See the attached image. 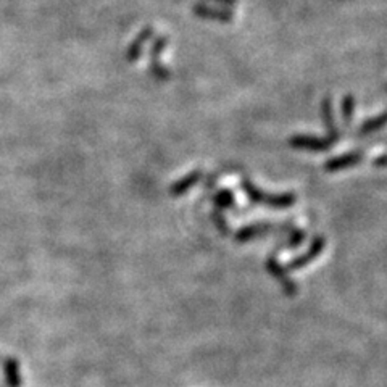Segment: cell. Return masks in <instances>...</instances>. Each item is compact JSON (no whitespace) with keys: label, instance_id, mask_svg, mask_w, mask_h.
Listing matches in <instances>:
<instances>
[{"label":"cell","instance_id":"13","mask_svg":"<svg viewBox=\"0 0 387 387\" xmlns=\"http://www.w3.org/2000/svg\"><path fill=\"white\" fill-rule=\"evenodd\" d=\"M215 207H217V210H221V208H231L232 205H234V196L229 191H221L218 192L217 196H215Z\"/></svg>","mask_w":387,"mask_h":387},{"label":"cell","instance_id":"11","mask_svg":"<svg viewBox=\"0 0 387 387\" xmlns=\"http://www.w3.org/2000/svg\"><path fill=\"white\" fill-rule=\"evenodd\" d=\"M384 125H387V112H384L383 115H379V116H376V118L364 121V123L360 126V131H358V134H362V136L372 134V132L383 128Z\"/></svg>","mask_w":387,"mask_h":387},{"label":"cell","instance_id":"16","mask_svg":"<svg viewBox=\"0 0 387 387\" xmlns=\"http://www.w3.org/2000/svg\"><path fill=\"white\" fill-rule=\"evenodd\" d=\"M305 239V234H303V231L300 229H296L292 231L291 234V239H289V248H296L302 244V241Z\"/></svg>","mask_w":387,"mask_h":387},{"label":"cell","instance_id":"8","mask_svg":"<svg viewBox=\"0 0 387 387\" xmlns=\"http://www.w3.org/2000/svg\"><path fill=\"white\" fill-rule=\"evenodd\" d=\"M152 34H153V30L151 26L144 27V30L139 32V36L134 39V42H132L128 49V53H126V58H128L129 62H136V60L141 57L142 49L147 44L148 39L152 37Z\"/></svg>","mask_w":387,"mask_h":387},{"label":"cell","instance_id":"14","mask_svg":"<svg viewBox=\"0 0 387 387\" xmlns=\"http://www.w3.org/2000/svg\"><path fill=\"white\" fill-rule=\"evenodd\" d=\"M212 218H213L215 226H217V228L220 229L221 234H224V236L228 234V232H229V226H228V223H226V221H224V217H223V215H221L220 210H217V208L213 210Z\"/></svg>","mask_w":387,"mask_h":387},{"label":"cell","instance_id":"7","mask_svg":"<svg viewBox=\"0 0 387 387\" xmlns=\"http://www.w3.org/2000/svg\"><path fill=\"white\" fill-rule=\"evenodd\" d=\"M202 178V171L197 170V171H192V173H189L187 176H184V178H181L179 181H176L175 184H171L170 187V194L173 197H179L182 196V194L187 192L191 189V187H194L197 184L198 181H201Z\"/></svg>","mask_w":387,"mask_h":387},{"label":"cell","instance_id":"4","mask_svg":"<svg viewBox=\"0 0 387 387\" xmlns=\"http://www.w3.org/2000/svg\"><path fill=\"white\" fill-rule=\"evenodd\" d=\"M324 246H326V239L323 236L315 237L308 250L305 253H302L300 257H297L296 260H292V262L287 265V269H300L303 267H307L310 262H313V260L324 250Z\"/></svg>","mask_w":387,"mask_h":387},{"label":"cell","instance_id":"1","mask_svg":"<svg viewBox=\"0 0 387 387\" xmlns=\"http://www.w3.org/2000/svg\"><path fill=\"white\" fill-rule=\"evenodd\" d=\"M242 189H244L246 196L248 197V201L253 203H263V205H268L269 208H278V210H284L294 205L297 202V197L294 194H279V196H271V194H267L263 191L257 189L255 186H253V182L244 178L241 181Z\"/></svg>","mask_w":387,"mask_h":387},{"label":"cell","instance_id":"3","mask_svg":"<svg viewBox=\"0 0 387 387\" xmlns=\"http://www.w3.org/2000/svg\"><path fill=\"white\" fill-rule=\"evenodd\" d=\"M267 269H268V273L273 276V278L281 284V287H283V289L286 291L287 296L294 297L297 294V286L294 284V281H292L289 276H287L284 268L281 267V265L278 263V260H276L274 257L268 258Z\"/></svg>","mask_w":387,"mask_h":387},{"label":"cell","instance_id":"15","mask_svg":"<svg viewBox=\"0 0 387 387\" xmlns=\"http://www.w3.org/2000/svg\"><path fill=\"white\" fill-rule=\"evenodd\" d=\"M353 97L348 96L344 99V103H342V116H344V121L348 125L352 121V115H353Z\"/></svg>","mask_w":387,"mask_h":387},{"label":"cell","instance_id":"6","mask_svg":"<svg viewBox=\"0 0 387 387\" xmlns=\"http://www.w3.org/2000/svg\"><path fill=\"white\" fill-rule=\"evenodd\" d=\"M2 372L4 379L8 387H20L21 386V373H20V364L16 358L7 357L2 362Z\"/></svg>","mask_w":387,"mask_h":387},{"label":"cell","instance_id":"17","mask_svg":"<svg viewBox=\"0 0 387 387\" xmlns=\"http://www.w3.org/2000/svg\"><path fill=\"white\" fill-rule=\"evenodd\" d=\"M376 167H387V155H383V157L376 158L373 162Z\"/></svg>","mask_w":387,"mask_h":387},{"label":"cell","instance_id":"12","mask_svg":"<svg viewBox=\"0 0 387 387\" xmlns=\"http://www.w3.org/2000/svg\"><path fill=\"white\" fill-rule=\"evenodd\" d=\"M196 10L198 12V15H203L207 16V18H212V20H220V21H228L231 20V15L228 12H217V10L210 8V7H202V5H197Z\"/></svg>","mask_w":387,"mask_h":387},{"label":"cell","instance_id":"5","mask_svg":"<svg viewBox=\"0 0 387 387\" xmlns=\"http://www.w3.org/2000/svg\"><path fill=\"white\" fill-rule=\"evenodd\" d=\"M362 160H363V152L353 151V152L341 155V157L328 160L324 165V168H326V171H329V173H334V171H341V170H345L348 167H353V165L360 163Z\"/></svg>","mask_w":387,"mask_h":387},{"label":"cell","instance_id":"9","mask_svg":"<svg viewBox=\"0 0 387 387\" xmlns=\"http://www.w3.org/2000/svg\"><path fill=\"white\" fill-rule=\"evenodd\" d=\"M273 228H274V226H271V224H252V226H247V228H241L239 231L236 232L234 239L239 241V242L250 241V239H253V237L267 234V232L269 229H273Z\"/></svg>","mask_w":387,"mask_h":387},{"label":"cell","instance_id":"18","mask_svg":"<svg viewBox=\"0 0 387 387\" xmlns=\"http://www.w3.org/2000/svg\"><path fill=\"white\" fill-rule=\"evenodd\" d=\"M215 2H220V4H226V5H231V4H236V0H215Z\"/></svg>","mask_w":387,"mask_h":387},{"label":"cell","instance_id":"10","mask_svg":"<svg viewBox=\"0 0 387 387\" xmlns=\"http://www.w3.org/2000/svg\"><path fill=\"white\" fill-rule=\"evenodd\" d=\"M323 118H324V125L326 128H328V132H329V139L337 142L339 141V131H337V126L334 123V118H333V108H331V101L329 99H326L324 103H323Z\"/></svg>","mask_w":387,"mask_h":387},{"label":"cell","instance_id":"2","mask_svg":"<svg viewBox=\"0 0 387 387\" xmlns=\"http://www.w3.org/2000/svg\"><path fill=\"white\" fill-rule=\"evenodd\" d=\"M334 141H331L329 137L322 139V137L315 136H296L291 139V147L294 148H303V151H313V152H322L328 151L334 146Z\"/></svg>","mask_w":387,"mask_h":387}]
</instances>
